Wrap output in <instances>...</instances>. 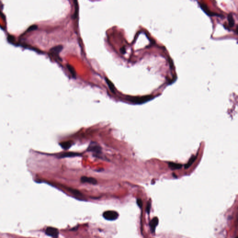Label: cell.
I'll return each mask as SVG.
<instances>
[{
    "mask_svg": "<svg viewBox=\"0 0 238 238\" xmlns=\"http://www.w3.org/2000/svg\"><path fill=\"white\" fill-rule=\"evenodd\" d=\"M74 7H75V12L73 15V18L75 19L76 17L78 15V11H79V5L78 2L74 0Z\"/></svg>",
    "mask_w": 238,
    "mask_h": 238,
    "instance_id": "cell-15",
    "label": "cell"
},
{
    "mask_svg": "<svg viewBox=\"0 0 238 238\" xmlns=\"http://www.w3.org/2000/svg\"><path fill=\"white\" fill-rule=\"evenodd\" d=\"M46 234L54 238H57L59 235V231L56 228L48 227L46 230Z\"/></svg>",
    "mask_w": 238,
    "mask_h": 238,
    "instance_id": "cell-4",
    "label": "cell"
},
{
    "mask_svg": "<svg viewBox=\"0 0 238 238\" xmlns=\"http://www.w3.org/2000/svg\"><path fill=\"white\" fill-rule=\"evenodd\" d=\"M68 190L71 193H72L74 195H75L77 196H81L82 195V194L80 191H78L75 189H72V188H68Z\"/></svg>",
    "mask_w": 238,
    "mask_h": 238,
    "instance_id": "cell-17",
    "label": "cell"
},
{
    "mask_svg": "<svg viewBox=\"0 0 238 238\" xmlns=\"http://www.w3.org/2000/svg\"><path fill=\"white\" fill-rule=\"evenodd\" d=\"M197 158V156H193L191 159L189 160L188 163L187 164L185 165V169H188L193 164V163L195 162L196 159Z\"/></svg>",
    "mask_w": 238,
    "mask_h": 238,
    "instance_id": "cell-14",
    "label": "cell"
},
{
    "mask_svg": "<svg viewBox=\"0 0 238 238\" xmlns=\"http://www.w3.org/2000/svg\"><path fill=\"white\" fill-rule=\"evenodd\" d=\"M158 223H159V220L157 217L153 218L150 221L149 223V226H150V229L152 232H155L156 226L158 225Z\"/></svg>",
    "mask_w": 238,
    "mask_h": 238,
    "instance_id": "cell-7",
    "label": "cell"
},
{
    "mask_svg": "<svg viewBox=\"0 0 238 238\" xmlns=\"http://www.w3.org/2000/svg\"><path fill=\"white\" fill-rule=\"evenodd\" d=\"M81 155V154L78 153L74 152H65L60 154L59 155V158H64L67 157H72L75 156H80Z\"/></svg>",
    "mask_w": 238,
    "mask_h": 238,
    "instance_id": "cell-6",
    "label": "cell"
},
{
    "mask_svg": "<svg viewBox=\"0 0 238 238\" xmlns=\"http://www.w3.org/2000/svg\"><path fill=\"white\" fill-rule=\"evenodd\" d=\"M228 19L229 26L230 27H232L233 26V25L234 24V21L233 18L232 17V15L231 14H229L228 15Z\"/></svg>",
    "mask_w": 238,
    "mask_h": 238,
    "instance_id": "cell-16",
    "label": "cell"
},
{
    "mask_svg": "<svg viewBox=\"0 0 238 238\" xmlns=\"http://www.w3.org/2000/svg\"><path fill=\"white\" fill-rule=\"evenodd\" d=\"M137 204L138 206L140 208H141V207L142 206V201L141 199H138L137 200Z\"/></svg>",
    "mask_w": 238,
    "mask_h": 238,
    "instance_id": "cell-18",
    "label": "cell"
},
{
    "mask_svg": "<svg viewBox=\"0 0 238 238\" xmlns=\"http://www.w3.org/2000/svg\"><path fill=\"white\" fill-rule=\"evenodd\" d=\"M81 181L82 183H88L89 184L95 185L97 184V181L96 179L92 177L82 176L81 178Z\"/></svg>",
    "mask_w": 238,
    "mask_h": 238,
    "instance_id": "cell-5",
    "label": "cell"
},
{
    "mask_svg": "<svg viewBox=\"0 0 238 238\" xmlns=\"http://www.w3.org/2000/svg\"><path fill=\"white\" fill-rule=\"evenodd\" d=\"M62 49L63 46L62 45H58L52 47L50 49V52L53 55H56V56H58L59 53L62 50Z\"/></svg>",
    "mask_w": 238,
    "mask_h": 238,
    "instance_id": "cell-8",
    "label": "cell"
},
{
    "mask_svg": "<svg viewBox=\"0 0 238 238\" xmlns=\"http://www.w3.org/2000/svg\"><path fill=\"white\" fill-rule=\"evenodd\" d=\"M153 98L152 95H147L141 97H128L127 100L135 104H142L151 100Z\"/></svg>",
    "mask_w": 238,
    "mask_h": 238,
    "instance_id": "cell-2",
    "label": "cell"
},
{
    "mask_svg": "<svg viewBox=\"0 0 238 238\" xmlns=\"http://www.w3.org/2000/svg\"><path fill=\"white\" fill-rule=\"evenodd\" d=\"M67 67L68 68V70L69 71L72 76H73V77H74V78H75L76 73V72H75V70L74 67L73 66H72L71 65H70V64H67Z\"/></svg>",
    "mask_w": 238,
    "mask_h": 238,
    "instance_id": "cell-13",
    "label": "cell"
},
{
    "mask_svg": "<svg viewBox=\"0 0 238 238\" xmlns=\"http://www.w3.org/2000/svg\"><path fill=\"white\" fill-rule=\"evenodd\" d=\"M150 209H151V203L149 202H148L147 203V212L148 214H149L150 213Z\"/></svg>",
    "mask_w": 238,
    "mask_h": 238,
    "instance_id": "cell-20",
    "label": "cell"
},
{
    "mask_svg": "<svg viewBox=\"0 0 238 238\" xmlns=\"http://www.w3.org/2000/svg\"><path fill=\"white\" fill-rule=\"evenodd\" d=\"M72 144H72V142L71 141H68L60 143V145L63 149H64L65 150H67V149H68L70 148L71 147L72 145Z\"/></svg>",
    "mask_w": 238,
    "mask_h": 238,
    "instance_id": "cell-11",
    "label": "cell"
},
{
    "mask_svg": "<svg viewBox=\"0 0 238 238\" xmlns=\"http://www.w3.org/2000/svg\"><path fill=\"white\" fill-rule=\"evenodd\" d=\"M200 7L201 9H203L204 11V12L206 13V14L210 15V16H213V15H216V14L214 13L213 12H211L207 6L205 4H200Z\"/></svg>",
    "mask_w": 238,
    "mask_h": 238,
    "instance_id": "cell-9",
    "label": "cell"
},
{
    "mask_svg": "<svg viewBox=\"0 0 238 238\" xmlns=\"http://www.w3.org/2000/svg\"><path fill=\"white\" fill-rule=\"evenodd\" d=\"M105 81L107 83V84L109 86V88L110 90L113 93H115V87L114 84L111 82L110 80H109V79L107 78H105Z\"/></svg>",
    "mask_w": 238,
    "mask_h": 238,
    "instance_id": "cell-12",
    "label": "cell"
},
{
    "mask_svg": "<svg viewBox=\"0 0 238 238\" xmlns=\"http://www.w3.org/2000/svg\"><path fill=\"white\" fill-rule=\"evenodd\" d=\"M101 150L102 148L99 144L96 142L93 141L90 142L87 149V151L92 152L94 154V156L98 158L100 157V155L102 153Z\"/></svg>",
    "mask_w": 238,
    "mask_h": 238,
    "instance_id": "cell-1",
    "label": "cell"
},
{
    "mask_svg": "<svg viewBox=\"0 0 238 238\" xmlns=\"http://www.w3.org/2000/svg\"><path fill=\"white\" fill-rule=\"evenodd\" d=\"M236 238H237V237H236Z\"/></svg>",
    "mask_w": 238,
    "mask_h": 238,
    "instance_id": "cell-22",
    "label": "cell"
},
{
    "mask_svg": "<svg viewBox=\"0 0 238 238\" xmlns=\"http://www.w3.org/2000/svg\"><path fill=\"white\" fill-rule=\"evenodd\" d=\"M169 167L172 170H176L182 168V165L180 164L175 163L173 162H169L168 163Z\"/></svg>",
    "mask_w": 238,
    "mask_h": 238,
    "instance_id": "cell-10",
    "label": "cell"
},
{
    "mask_svg": "<svg viewBox=\"0 0 238 238\" xmlns=\"http://www.w3.org/2000/svg\"><path fill=\"white\" fill-rule=\"evenodd\" d=\"M37 28V26H36V25H33L32 26L30 27L28 29V31H32V30H35Z\"/></svg>",
    "mask_w": 238,
    "mask_h": 238,
    "instance_id": "cell-19",
    "label": "cell"
},
{
    "mask_svg": "<svg viewBox=\"0 0 238 238\" xmlns=\"http://www.w3.org/2000/svg\"><path fill=\"white\" fill-rule=\"evenodd\" d=\"M121 53H122V54H125V52H126V50H125V48L123 47L122 48H121Z\"/></svg>",
    "mask_w": 238,
    "mask_h": 238,
    "instance_id": "cell-21",
    "label": "cell"
},
{
    "mask_svg": "<svg viewBox=\"0 0 238 238\" xmlns=\"http://www.w3.org/2000/svg\"><path fill=\"white\" fill-rule=\"evenodd\" d=\"M103 216L107 220L114 221L118 218L119 214L115 211H107L103 213Z\"/></svg>",
    "mask_w": 238,
    "mask_h": 238,
    "instance_id": "cell-3",
    "label": "cell"
}]
</instances>
